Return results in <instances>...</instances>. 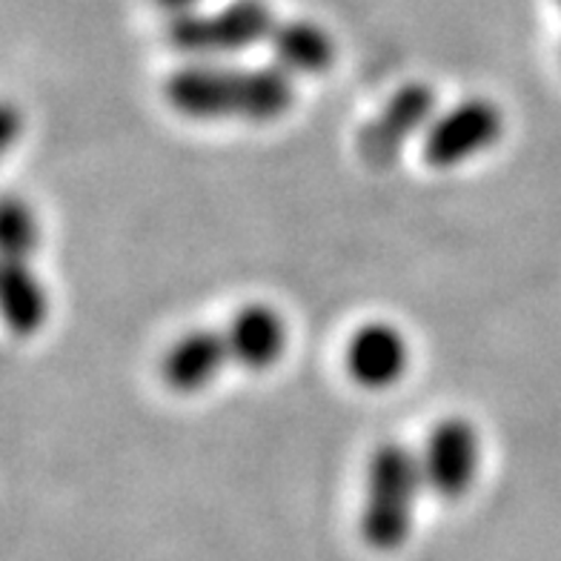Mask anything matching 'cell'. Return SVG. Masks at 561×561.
Listing matches in <instances>:
<instances>
[{
  "mask_svg": "<svg viewBox=\"0 0 561 561\" xmlns=\"http://www.w3.org/2000/svg\"><path fill=\"white\" fill-rule=\"evenodd\" d=\"M167 104L195 121L266 124L296 104L293 75L280 67H193L175 69L163 83Z\"/></svg>",
  "mask_w": 561,
  "mask_h": 561,
  "instance_id": "obj_1",
  "label": "cell"
},
{
  "mask_svg": "<svg viewBox=\"0 0 561 561\" xmlns=\"http://www.w3.org/2000/svg\"><path fill=\"white\" fill-rule=\"evenodd\" d=\"M424 488L421 458L399 442L376 447L367 465V488L362 507V539L373 550H399L410 536L415 502Z\"/></svg>",
  "mask_w": 561,
  "mask_h": 561,
  "instance_id": "obj_2",
  "label": "cell"
},
{
  "mask_svg": "<svg viewBox=\"0 0 561 561\" xmlns=\"http://www.w3.org/2000/svg\"><path fill=\"white\" fill-rule=\"evenodd\" d=\"M278 18L266 0H232L215 12L175 15L167 41L181 55H227L264 44L273 35Z\"/></svg>",
  "mask_w": 561,
  "mask_h": 561,
  "instance_id": "obj_3",
  "label": "cell"
},
{
  "mask_svg": "<svg viewBox=\"0 0 561 561\" xmlns=\"http://www.w3.org/2000/svg\"><path fill=\"white\" fill-rule=\"evenodd\" d=\"M436 112V92L427 83L413 81L396 89L381 110L362 126L358 133V156L369 167H392L419 133H427Z\"/></svg>",
  "mask_w": 561,
  "mask_h": 561,
  "instance_id": "obj_4",
  "label": "cell"
},
{
  "mask_svg": "<svg viewBox=\"0 0 561 561\" xmlns=\"http://www.w3.org/2000/svg\"><path fill=\"white\" fill-rule=\"evenodd\" d=\"M502 110L488 98H467L442 112L424 133V161L436 170H450L470 161L502 138Z\"/></svg>",
  "mask_w": 561,
  "mask_h": 561,
  "instance_id": "obj_5",
  "label": "cell"
},
{
  "mask_svg": "<svg viewBox=\"0 0 561 561\" xmlns=\"http://www.w3.org/2000/svg\"><path fill=\"white\" fill-rule=\"evenodd\" d=\"M424 488L456 502L470 490L479 470V433L467 419H444L430 430L421 450Z\"/></svg>",
  "mask_w": 561,
  "mask_h": 561,
  "instance_id": "obj_6",
  "label": "cell"
},
{
  "mask_svg": "<svg viewBox=\"0 0 561 561\" xmlns=\"http://www.w3.org/2000/svg\"><path fill=\"white\" fill-rule=\"evenodd\" d=\"M232 364L227 330H193L167 350L161 362V376L175 392H198L221 376Z\"/></svg>",
  "mask_w": 561,
  "mask_h": 561,
  "instance_id": "obj_7",
  "label": "cell"
},
{
  "mask_svg": "<svg viewBox=\"0 0 561 561\" xmlns=\"http://www.w3.org/2000/svg\"><path fill=\"white\" fill-rule=\"evenodd\" d=\"M410 350L392 324H364L347 344V373L367 390H387L404 376Z\"/></svg>",
  "mask_w": 561,
  "mask_h": 561,
  "instance_id": "obj_8",
  "label": "cell"
},
{
  "mask_svg": "<svg viewBox=\"0 0 561 561\" xmlns=\"http://www.w3.org/2000/svg\"><path fill=\"white\" fill-rule=\"evenodd\" d=\"M227 339L232 364L261 373L280 362L287 350V327L273 307L250 304L227 324Z\"/></svg>",
  "mask_w": 561,
  "mask_h": 561,
  "instance_id": "obj_9",
  "label": "cell"
},
{
  "mask_svg": "<svg viewBox=\"0 0 561 561\" xmlns=\"http://www.w3.org/2000/svg\"><path fill=\"white\" fill-rule=\"evenodd\" d=\"M266 44L273 49L275 67L289 75H321L335 60L333 37L312 21H278Z\"/></svg>",
  "mask_w": 561,
  "mask_h": 561,
  "instance_id": "obj_10",
  "label": "cell"
},
{
  "mask_svg": "<svg viewBox=\"0 0 561 561\" xmlns=\"http://www.w3.org/2000/svg\"><path fill=\"white\" fill-rule=\"evenodd\" d=\"M3 316L18 335L37 333L49 316V298L30 261H3Z\"/></svg>",
  "mask_w": 561,
  "mask_h": 561,
  "instance_id": "obj_11",
  "label": "cell"
},
{
  "mask_svg": "<svg viewBox=\"0 0 561 561\" xmlns=\"http://www.w3.org/2000/svg\"><path fill=\"white\" fill-rule=\"evenodd\" d=\"M0 250L3 261H30L37 250V221L15 195H7L0 209Z\"/></svg>",
  "mask_w": 561,
  "mask_h": 561,
  "instance_id": "obj_12",
  "label": "cell"
},
{
  "mask_svg": "<svg viewBox=\"0 0 561 561\" xmlns=\"http://www.w3.org/2000/svg\"><path fill=\"white\" fill-rule=\"evenodd\" d=\"M158 7L167 9V12H172V18L175 15H186V12H195V7H198L201 0H156Z\"/></svg>",
  "mask_w": 561,
  "mask_h": 561,
  "instance_id": "obj_13",
  "label": "cell"
},
{
  "mask_svg": "<svg viewBox=\"0 0 561 561\" xmlns=\"http://www.w3.org/2000/svg\"><path fill=\"white\" fill-rule=\"evenodd\" d=\"M556 3H559V7H561V0H556Z\"/></svg>",
  "mask_w": 561,
  "mask_h": 561,
  "instance_id": "obj_14",
  "label": "cell"
}]
</instances>
